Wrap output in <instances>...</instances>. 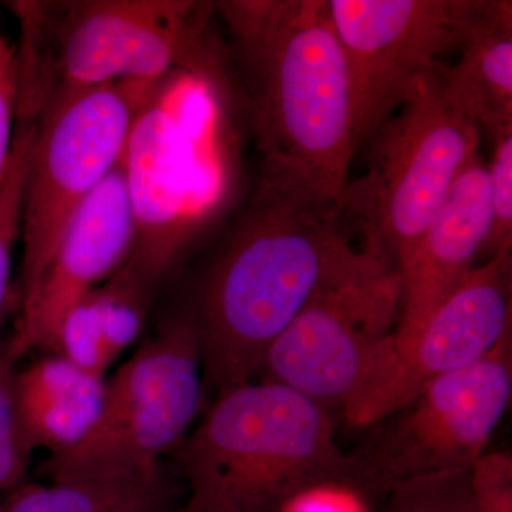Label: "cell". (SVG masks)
<instances>
[{
    "mask_svg": "<svg viewBox=\"0 0 512 512\" xmlns=\"http://www.w3.org/2000/svg\"><path fill=\"white\" fill-rule=\"evenodd\" d=\"M261 157V194L336 205L356 156L352 90L328 0L217 2Z\"/></svg>",
    "mask_w": 512,
    "mask_h": 512,
    "instance_id": "cell-1",
    "label": "cell"
},
{
    "mask_svg": "<svg viewBox=\"0 0 512 512\" xmlns=\"http://www.w3.org/2000/svg\"><path fill=\"white\" fill-rule=\"evenodd\" d=\"M377 261L383 259L353 247L336 205L256 192L188 313L204 387L220 396L254 382L272 343L319 293Z\"/></svg>",
    "mask_w": 512,
    "mask_h": 512,
    "instance_id": "cell-2",
    "label": "cell"
},
{
    "mask_svg": "<svg viewBox=\"0 0 512 512\" xmlns=\"http://www.w3.org/2000/svg\"><path fill=\"white\" fill-rule=\"evenodd\" d=\"M20 23L19 117L57 90L220 76L207 43L215 3L190 0L13 2Z\"/></svg>",
    "mask_w": 512,
    "mask_h": 512,
    "instance_id": "cell-3",
    "label": "cell"
},
{
    "mask_svg": "<svg viewBox=\"0 0 512 512\" xmlns=\"http://www.w3.org/2000/svg\"><path fill=\"white\" fill-rule=\"evenodd\" d=\"M175 453L188 512H279L311 488H355L328 410L264 380L217 396Z\"/></svg>",
    "mask_w": 512,
    "mask_h": 512,
    "instance_id": "cell-4",
    "label": "cell"
},
{
    "mask_svg": "<svg viewBox=\"0 0 512 512\" xmlns=\"http://www.w3.org/2000/svg\"><path fill=\"white\" fill-rule=\"evenodd\" d=\"M441 66L413 84L367 143L365 174L350 178L336 204L362 249L399 274L480 147L481 128L448 90Z\"/></svg>",
    "mask_w": 512,
    "mask_h": 512,
    "instance_id": "cell-5",
    "label": "cell"
},
{
    "mask_svg": "<svg viewBox=\"0 0 512 512\" xmlns=\"http://www.w3.org/2000/svg\"><path fill=\"white\" fill-rule=\"evenodd\" d=\"M204 399L200 343L190 315L165 320L106 380L96 423L79 444L49 456L50 483L151 480L177 450Z\"/></svg>",
    "mask_w": 512,
    "mask_h": 512,
    "instance_id": "cell-6",
    "label": "cell"
},
{
    "mask_svg": "<svg viewBox=\"0 0 512 512\" xmlns=\"http://www.w3.org/2000/svg\"><path fill=\"white\" fill-rule=\"evenodd\" d=\"M158 83L57 90L36 114L20 229L19 315L32 305L74 214L123 160L137 114Z\"/></svg>",
    "mask_w": 512,
    "mask_h": 512,
    "instance_id": "cell-7",
    "label": "cell"
},
{
    "mask_svg": "<svg viewBox=\"0 0 512 512\" xmlns=\"http://www.w3.org/2000/svg\"><path fill=\"white\" fill-rule=\"evenodd\" d=\"M512 329L487 355L440 377L406 406L373 424L349 454L353 487L383 498L413 478L471 470L510 406Z\"/></svg>",
    "mask_w": 512,
    "mask_h": 512,
    "instance_id": "cell-8",
    "label": "cell"
},
{
    "mask_svg": "<svg viewBox=\"0 0 512 512\" xmlns=\"http://www.w3.org/2000/svg\"><path fill=\"white\" fill-rule=\"evenodd\" d=\"M400 295L399 271L384 261L326 289L272 343L258 376L343 409L393 335Z\"/></svg>",
    "mask_w": 512,
    "mask_h": 512,
    "instance_id": "cell-9",
    "label": "cell"
},
{
    "mask_svg": "<svg viewBox=\"0 0 512 512\" xmlns=\"http://www.w3.org/2000/svg\"><path fill=\"white\" fill-rule=\"evenodd\" d=\"M511 329L512 255H498L474 266L416 338L400 348L383 343L343 406L346 421L372 427L440 377L487 355Z\"/></svg>",
    "mask_w": 512,
    "mask_h": 512,
    "instance_id": "cell-10",
    "label": "cell"
},
{
    "mask_svg": "<svg viewBox=\"0 0 512 512\" xmlns=\"http://www.w3.org/2000/svg\"><path fill=\"white\" fill-rule=\"evenodd\" d=\"M467 0H328L352 90L356 154L457 49Z\"/></svg>",
    "mask_w": 512,
    "mask_h": 512,
    "instance_id": "cell-11",
    "label": "cell"
},
{
    "mask_svg": "<svg viewBox=\"0 0 512 512\" xmlns=\"http://www.w3.org/2000/svg\"><path fill=\"white\" fill-rule=\"evenodd\" d=\"M136 222L121 163L74 214L47 266L32 305L9 339L16 356L50 350L66 313L123 268L133 252Z\"/></svg>",
    "mask_w": 512,
    "mask_h": 512,
    "instance_id": "cell-12",
    "label": "cell"
},
{
    "mask_svg": "<svg viewBox=\"0 0 512 512\" xmlns=\"http://www.w3.org/2000/svg\"><path fill=\"white\" fill-rule=\"evenodd\" d=\"M490 227V175L478 153L400 271L399 319L389 346L400 348L416 338L434 311L473 271Z\"/></svg>",
    "mask_w": 512,
    "mask_h": 512,
    "instance_id": "cell-13",
    "label": "cell"
},
{
    "mask_svg": "<svg viewBox=\"0 0 512 512\" xmlns=\"http://www.w3.org/2000/svg\"><path fill=\"white\" fill-rule=\"evenodd\" d=\"M456 66H441L454 99L491 136L512 127V2L467 0Z\"/></svg>",
    "mask_w": 512,
    "mask_h": 512,
    "instance_id": "cell-14",
    "label": "cell"
},
{
    "mask_svg": "<svg viewBox=\"0 0 512 512\" xmlns=\"http://www.w3.org/2000/svg\"><path fill=\"white\" fill-rule=\"evenodd\" d=\"M15 390L29 446L53 456L70 450L92 430L103 406L106 379L50 353L18 370Z\"/></svg>",
    "mask_w": 512,
    "mask_h": 512,
    "instance_id": "cell-15",
    "label": "cell"
},
{
    "mask_svg": "<svg viewBox=\"0 0 512 512\" xmlns=\"http://www.w3.org/2000/svg\"><path fill=\"white\" fill-rule=\"evenodd\" d=\"M153 291L124 265L66 313L50 353L104 377L146 323Z\"/></svg>",
    "mask_w": 512,
    "mask_h": 512,
    "instance_id": "cell-16",
    "label": "cell"
},
{
    "mask_svg": "<svg viewBox=\"0 0 512 512\" xmlns=\"http://www.w3.org/2000/svg\"><path fill=\"white\" fill-rule=\"evenodd\" d=\"M164 477L25 484L0 498V512H173Z\"/></svg>",
    "mask_w": 512,
    "mask_h": 512,
    "instance_id": "cell-17",
    "label": "cell"
},
{
    "mask_svg": "<svg viewBox=\"0 0 512 512\" xmlns=\"http://www.w3.org/2000/svg\"><path fill=\"white\" fill-rule=\"evenodd\" d=\"M35 133V120L18 119L8 167L0 181V325L12 291L13 252L22 229L23 194Z\"/></svg>",
    "mask_w": 512,
    "mask_h": 512,
    "instance_id": "cell-18",
    "label": "cell"
},
{
    "mask_svg": "<svg viewBox=\"0 0 512 512\" xmlns=\"http://www.w3.org/2000/svg\"><path fill=\"white\" fill-rule=\"evenodd\" d=\"M18 360L9 340L0 343V498L26 483L33 453L16 403Z\"/></svg>",
    "mask_w": 512,
    "mask_h": 512,
    "instance_id": "cell-19",
    "label": "cell"
},
{
    "mask_svg": "<svg viewBox=\"0 0 512 512\" xmlns=\"http://www.w3.org/2000/svg\"><path fill=\"white\" fill-rule=\"evenodd\" d=\"M386 512H471L470 470L413 478L384 495Z\"/></svg>",
    "mask_w": 512,
    "mask_h": 512,
    "instance_id": "cell-20",
    "label": "cell"
},
{
    "mask_svg": "<svg viewBox=\"0 0 512 512\" xmlns=\"http://www.w3.org/2000/svg\"><path fill=\"white\" fill-rule=\"evenodd\" d=\"M491 140L493 154L487 164L491 227L483 252L487 259L511 254L512 249V127L494 134Z\"/></svg>",
    "mask_w": 512,
    "mask_h": 512,
    "instance_id": "cell-21",
    "label": "cell"
},
{
    "mask_svg": "<svg viewBox=\"0 0 512 512\" xmlns=\"http://www.w3.org/2000/svg\"><path fill=\"white\" fill-rule=\"evenodd\" d=\"M471 512H512V458L485 453L470 470Z\"/></svg>",
    "mask_w": 512,
    "mask_h": 512,
    "instance_id": "cell-22",
    "label": "cell"
},
{
    "mask_svg": "<svg viewBox=\"0 0 512 512\" xmlns=\"http://www.w3.org/2000/svg\"><path fill=\"white\" fill-rule=\"evenodd\" d=\"M19 114L18 45L0 30V181L8 167Z\"/></svg>",
    "mask_w": 512,
    "mask_h": 512,
    "instance_id": "cell-23",
    "label": "cell"
},
{
    "mask_svg": "<svg viewBox=\"0 0 512 512\" xmlns=\"http://www.w3.org/2000/svg\"><path fill=\"white\" fill-rule=\"evenodd\" d=\"M369 500L346 485H322L296 495L279 512H370Z\"/></svg>",
    "mask_w": 512,
    "mask_h": 512,
    "instance_id": "cell-24",
    "label": "cell"
},
{
    "mask_svg": "<svg viewBox=\"0 0 512 512\" xmlns=\"http://www.w3.org/2000/svg\"><path fill=\"white\" fill-rule=\"evenodd\" d=\"M173 512H188L187 508H184V510H175Z\"/></svg>",
    "mask_w": 512,
    "mask_h": 512,
    "instance_id": "cell-25",
    "label": "cell"
}]
</instances>
